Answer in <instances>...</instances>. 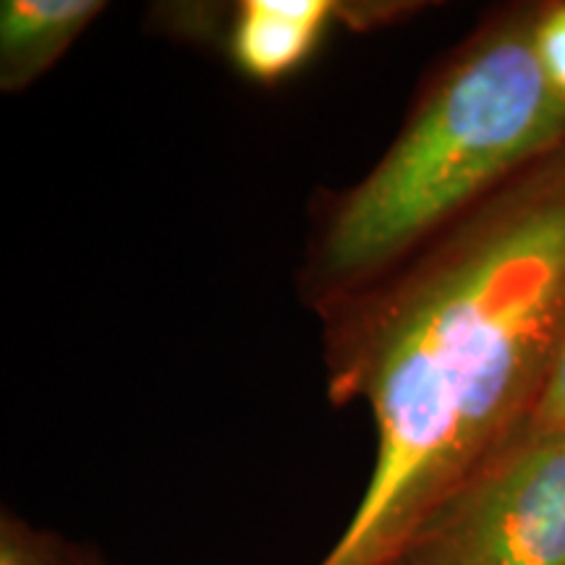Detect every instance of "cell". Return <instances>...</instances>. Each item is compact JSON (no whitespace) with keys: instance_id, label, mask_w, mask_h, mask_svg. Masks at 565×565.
I'll use <instances>...</instances> for the list:
<instances>
[{"instance_id":"obj_1","label":"cell","mask_w":565,"mask_h":565,"mask_svg":"<svg viewBox=\"0 0 565 565\" xmlns=\"http://www.w3.org/2000/svg\"><path fill=\"white\" fill-rule=\"evenodd\" d=\"M345 301L330 387L370 404L377 458L320 565H398L545 391L565 335V145Z\"/></svg>"},{"instance_id":"obj_2","label":"cell","mask_w":565,"mask_h":565,"mask_svg":"<svg viewBox=\"0 0 565 565\" xmlns=\"http://www.w3.org/2000/svg\"><path fill=\"white\" fill-rule=\"evenodd\" d=\"M534 17L511 13L477 34L335 204L312 257L322 296L366 291L565 145V100L536 58Z\"/></svg>"},{"instance_id":"obj_3","label":"cell","mask_w":565,"mask_h":565,"mask_svg":"<svg viewBox=\"0 0 565 565\" xmlns=\"http://www.w3.org/2000/svg\"><path fill=\"white\" fill-rule=\"evenodd\" d=\"M398 565H565V433L521 429L429 515Z\"/></svg>"},{"instance_id":"obj_4","label":"cell","mask_w":565,"mask_h":565,"mask_svg":"<svg viewBox=\"0 0 565 565\" xmlns=\"http://www.w3.org/2000/svg\"><path fill=\"white\" fill-rule=\"evenodd\" d=\"M103 9L100 0H3L0 89L19 92L40 79Z\"/></svg>"},{"instance_id":"obj_5","label":"cell","mask_w":565,"mask_h":565,"mask_svg":"<svg viewBox=\"0 0 565 565\" xmlns=\"http://www.w3.org/2000/svg\"><path fill=\"white\" fill-rule=\"evenodd\" d=\"M330 13L328 0H244L231 38L233 58L254 79H280L307 58Z\"/></svg>"},{"instance_id":"obj_6","label":"cell","mask_w":565,"mask_h":565,"mask_svg":"<svg viewBox=\"0 0 565 565\" xmlns=\"http://www.w3.org/2000/svg\"><path fill=\"white\" fill-rule=\"evenodd\" d=\"M524 429H534V433H565V335L553 370H550L545 391L536 401L532 419H529Z\"/></svg>"},{"instance_id":"obj_7","label":"cell","mask_w":565,"mask_h":565,"mask_svg":"<svg viewBox=\"0 0 565 565\" xmlns=\"http://www.w3.org/2000/svg\"><path fill=\"white\" fill-rule=\"evenodd\" d=\"M24 540L38 565H108L92 550L55 540V536H32L24 532Z\"/></svg>"},{"instance_id":"obj_8","label":"cell","mask_w":565,"mask_h":565,"mask_svg":"<svg viewBox=\"0 0 565 565\" xmlns=\"http://www.w3.org/2000/svg\"><path fill=\"white\" fill-rule=\"evenodd\" d=\"M0 565H38L26 547L24 532L13 521H3V542H0Z\"/></svg>"}]
</instances>
